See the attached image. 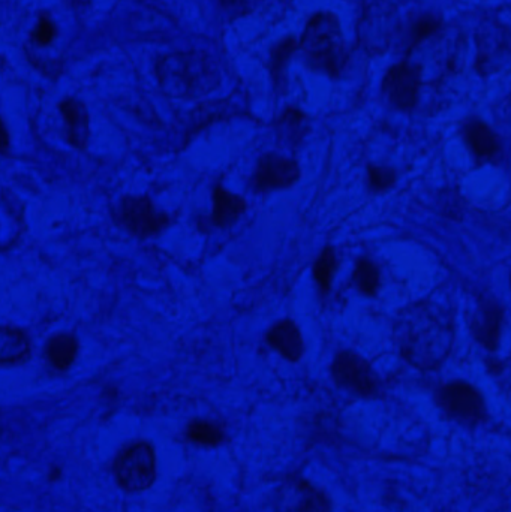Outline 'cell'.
<instances>
[{"mask_svg":"<svg viewBox=\"0 0 511 512\" xmlns=\"http://www.w3.org/2000/svg\"><path fill=\"white\" fill-rule=\"evenodd\" d=\"M219 3L231 18H240L254 12L261 0H219Z\"/></svg>","mask_w":511,"mask_h":512,"instance_id":"603a6c76","label":"cell"},{"mask_svg":"<svg viewBox=\"0 0 511 512\" xmlns=\"http://www.w3.org/2000/svg\"><path fill=\"white\" fill-rule=\"evenodd\" d=\"M332 373L335 381L350 393L362 397L377 393L378 382L371 366L353 352H341L333 363Z\"/></svg>","mask_w":511,"mask_h":512,"instance_id":"9c48e42d","label":"cell"},{"mask_svg":"<svg viewBox=\"0 0 511 512\" xmlns=\"http://www.w3.org/2000/svg\"><path fill=\"white\" fill-rule=\"evenodd\" d=\"M296 51L297 39L293 38V36L281 39L270 50V75H272L276 87L287 84V66Z\"/></svg>","mask_w":511,"mask_h":512,"instance_id":"e0dca14e","label":"cell"},{"mask_svg":"<svg viewBox=\"0 0 511 512\" xmlns=\"http://www.w3.org/2000/svg\"><path fill=\"white\" fill-rule=\"evenodd\" d=\"M335 267V255H333L332 249H326L318 258L314 270L315 279H317L318 285L323 286V289L329 288Z\"/></svg>","mask_w":511,"mask_h":512,"instance_id":"7402d4cb","label":"cell"},{"mask_svg":"<svg viewBox=\"0 0 511 512\" xmlns=\"http://www.w3.org/2000/svg\"><path fill=\"white\" fill-rule=\"evenodd\" d=\"M371 183L374 188L377 189H386L389 188L393 183V174L392 171L386 170H371Z\"/></svg>","mask_w":511,"mask_h":512,"instance_id":"d4e9b609","label":"cell"},{"mask_svg":"<svg viewBox=\"0 0 511 512\" xmlns=\"http://www.w3.org/2000/svg\"><path fill=\"white\" fill-rule=\"evenodd\" d=\"M297 50L309 68L332 78L341 77L350 62L341 21L329 11L317 12L309 18L302 38L297 41Z\"/></svg>","mask_w":511,"mask_h":512,"instance_id":"3957f363","label":"cell"},{"mask_svg":"<svg viewBox=\"0 0 511 512\" xmlns=\"http://www.w3.org/2000/svg\"><path fill=\"white\" fill-rule=\"evenodd\" d=\"M423 66L411 57L390 66L381 84L386 101L399 111H411L419 101Z\"/></svg>","mask_w":511,"mask_h":512,"instance_id":"5b68a950","label":"cell"},{"mask_svg":"<svg viewBox=\"0 0 511 512\" xmlns=\"http://www.w3.org/2000/svg\"><path fill=\"white\" fill-rule=\"evenodd\" d=\"M60 110L65 119L68 140L77 149H86L87 143H89V114H87L86 107L81 102L68 99L63 102Z\"/></svg>","mask_w":511,"mask_h":512,"instance_id":"7c38bea8","label":"cell"},{"mask_svg":"<svg viewBox=\"0 0 511 512\" xmlns=\"http://www.w3.org/2000/svg\"><path fill=\"white\" fill-rule=\"evenodd\" d=\"M188 436L191 441L203 445L218 444L222 438L221 432H219L215 426L209 423H203V421L192 424V426L189 427Z\"/></svg>","mask_w":511,"mask_h":512,"instance_id":"44dd1931","label":"cell"},{"mask_svg":"<svg viewBox=\"0 0 511 512\" xmlns=\"http://www.w3.org/2000/svg\"><path fill=\"white\" fill-rule=\"evenodd\" d=\"M399 24H401V2L375 0L369 3L357 26L360 44L371 54H383L395 50Z\"/></svg>","mask_w":511,"mask_h":512,"instance_id":"277c9868","label":"cell"},{"mask_svg":"<svg viewBox=\"0 0 511 512\" xmlns=\"http://www.w3.org/2000/svg\"><path fill=\"white\" fill-rule=\"evenodd\" d=\"M476 334L482 342H485L486 345L494 342L498 336V316H500V312H498L497 307L494 306H483L479 312H476Z\"/></svg>","mask_w":511,"mask_h":512,"instance_id":"d6986e66","label":"cell"},{"mask_svg":"<svg viewBox=\"0 0 511 512\" xmlns=\"http://www.w3.org/2000/svg\"><path fill=\"white\" fill-rule=\"evenodd\" d=\"M78 342L71 334H56L48 340L45 354L57 370H66L77 358Z\"/></svg>","mask_w":511,"mask_h":512,"instance_id":"2e32d148","label":"cell"},{"mask_svg":"<svg viewBox=\"0 0 511 512\" xmlns=\"http://www.w3.org/2000/svg\"><path fill=\"white\" fill-rule=\"evenodd\" d=\"M30 343L17 328L0 327V364H14L27 358Z\"/></svg>","mask_w":511,"mask_h":512,"instance_id":"9a60e30c","label":"cell"},{"mask_svg":"<svg viewBox=\"0 0 511 512\" xmlns=\"http://www.w3.org/2000/svg\"><path fill=\"white\" fill-rule=\"evenodd\" d=\"M465 141L480 158H491L498 152L497 135L488 128V125L480 120L471 119L464 123L462 128Z\"/></svg>","mask_w":511,"mask_h":512,"instance_id":"5bb4252c","label":"cell"},{"mask_svg":"<svg viewBox=\"0 0 511 512\" xmlns=\"http://www.w3.org/2000/svg\"><path fill=\"white\" fill-rule=\"evenodd\" d=\"M299 177V170L294 162L281 156L270 155L261 159L255 174V185L260 189H279L293 185Z\"/></svg>","mask_w":511,"mask_h":512,"instance_id":"8fae6325","label":"cell"},{"mask_svg":"<svg viewBox=\"0 0 511 512\" xmlns=\"http://www.w3.org/2000/svg\"><path fill=\"white\" fill-rule=\"evenodd\" d=\"M9 149V134L6 131L5 125H3L2 120H0V155L5 153L6 150Z\"/></svg>","mask_w":511,"mask_h":512,"instance_id":"484cf974","label":"cell"},{"mask_svg":"<svg viewBox=\"0 0 511 512\" xmlns=\"http://www.w3.org/2000/svg\"><path fill=\"white\" fill-rule=\"evenodd\" d=\"M156 75L161 89L179 99L203 98L222 83L218 60L201 50L167 54L159 60Z\"/></svg>","mask_w":511,"mask_h":512,"instance_id":"7a4b0ae2","label":"cell"},{"mask_svg":"<svg viewBox=\"0 0 511 512\" xmlns=\"http://www.w3.org/2000/svg\"><path fill=\"white\" fill-rule=\"evenodd\" d=\"M441 408L462 423L476 424L485 418L486 411L483 405L482 397L470 385L464 382H455V384L446 385L440 391Z\"/></svg>","mask_w":511,"mask_h":512,"instance_id":"30bf717a","label":"cell"},{"mask_svg":"<svg viewBox=\"0 0 511 512\" xmlns=\"http://www.w3.org/2000/svg\"><path fill=\"white\" fill-rule=\"evenodd\" d=\"M33 36H35L36 42H39V44L42 45L48 44V42L53 41V23H51V21L48 20H42L41 23H39L38 26H36L35 33H33Z\"/></svg>","mask_w":511,"mask_h":512,"instance_id":"cb8c5ba5","label":"cell"},{"mask_svg":"<svg viewBox=\"0 0 511 512\" xmlns=\"http://www.w3.org/2000/svg\"><path fill=\"white\" fill-rule=\"evenodd\" d=\"M114 474L120 486L128 492L149 489L156 478L155 451L146 442L131 445L114 463Z\"/></svg>","mask_w":511,"mask_h":512,"instance_id":"8992f818","label":"cell"},{"mask_svg":"<svg viewBox=\"0 0 511 512\" xmlns=\"http://www.w3.org/2000/svg\"><path fill=\"white\" fill-rule=\"evenodd\" d=\"M354 277H356L357 286L363 294L372 295L377 292L380 276H378L377 267L371 261H366V259L359 261Z\"/></svg>","mask_w":511,"mask_h":512,"instance_id":"ffe728a7","label":"cell"},{"mask_svg":"<svg viewBox=\"0 0 511 512\" xmlns=\"http://www.w3.org/2000/svg\"><path fill=\"white\" fill-rule=\"evenodd\" d=\"M269 343L290 361L299 360L305 349L299 328L291 321L278 322L270 330Z\"/></svg>","mask_w":511,"mask_h":512,"instance_id":"4fadbf2b","label":"cell"},{"mask_svg":"<svg viewBox=\"0 0 511 512\" xmlns=\"http://www.w3.org/2000/svg\"><path fill=\"white\" fill-rule=\"evenodd\" d=\"M395 337L405 360L419 369H435L452 351V318L438 304H414L399 316Z\"/></svg>","mask_w":511,"mask_h":512,"instance_id":"6da1fadb","label":"cell"},{"mask_svg":"<svg viewBox=\"0 0 511 512\" xmlns=\"http://www.w3.org/2000/svg\"><path fill=\"white\" fill-rule=\"evenodd\" d=\"M122 227L137 237H152L167 228L168 218L153 207L147 197L123 198L119 207Z\"/></svg>","mask_w":511,"mask_h":512,"instance_id":"ba28073f","label":"cell"},{"mask_svg":"<svg viewBox=\"0 0 511 512\" xmlns=\"http://www.w3.org/2000/svg\"><path fill=\"white\" fill-rule=\"evenodd\" d=\"M243 209H245V204H243L240 198L234 197V195H230L228 192L222 191V189H216L215 212H213L215 224H231V222L239 218Z\"/></svg>","mask_w":511,"mask_h":512,"instance_id":"ac0fdd59","label":"cell"},{"mask_svg":"<svg viewBox=\"0 0 511 512\" xmlns=\"http://www.w3.org/2000/svg\"><path fill=\"white\" fill-rule=\"evenodd\" d=\"M476 65L480 74L497 72L509 56V30L498 21H485L477 30Z\"/></svg>","mask_w":511,"mask_h":512,"instance_id":"52a82bcc","label":"cell"}]
</instances>
